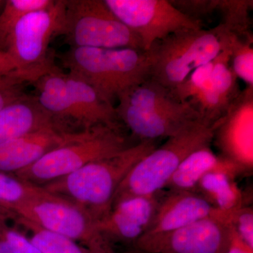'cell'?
Masks as SVG:
<instances>
[{"label":"cell","mask_w":253,"mask_h":253,"mask_svg":"<svg viewBox=\"0 0 253 253\" xmlns=\"http://www.w3.org/2000/svg\"><path fill=\"white\" fill-rule=\"evenodd\" d=\"M14 63L7 53L0 50V77L14 76ZM16 78V77H15Z\"/></svg>","instance_id":"33"},{"label":"cell","mask_w":253,"mask_h":253,"mask_svg":"<svg viewBox=\"0 0 253 253\" xmlns=\"http://www.w3.org/2000/svg\"><path fill=\"white\" fill-rule=\"evenodd\" d=\"M237 79L231 67L230 51L228 43L217 57L213 60L211 76L213 85L228 105H231L241 93Z\"/></svg>","instance_id":"25"},{"label":"cell","mask_w":253,"mask_h":253,"mask_svg":"<svg viewBox=\"0 0 253 253\" xmlns=\"http://www.w3.org/2000/svg\"><path fill=\"white\" fill-rule=\"evenodd\" d=\"M116 110L120 121L139 138V141L168 139L200 121L189 104L179 111H144L118 102Z\"/></svg>","instance_id":"14"},{"label":"cell","mask_w":253,"mask_h":253,"mask_svg":"<svg viewBox=\"0 0 253 253\" xmlns=\"http://www.w3.org/2000/svg\"><path fill=\"white\" fill-rule=\"evenodd\" d=\"M34 83L38 89L36 99L38 104L60 129L65 131L63 124H76L66 73L54 67Z\"/></svg>","instance_id":"19"},{"label":"cell","mask_w":253,"mask_h":253,"mask_svg":"<svg viewBox=\"0 0 253 253\" xmlns=\"http://www.w3.org/2000/svg\"><path fill=\"white\" fill-rule=\"evenodd\" d=\"M66 82L75 123L83 126V130L97 126H120L116 107L105 101L92 86L68 73Z\"/></svg>","instance_id":"17"},{"label":"cell","mask_w":253,"mask_h":253,"mask_svg":"<svg viewBox=\"0 0 253 253\" xmlns=\"http://www.w3.org/2000/svg\"><path fill=\"white\" fill-rule=\"evenodd\" d=\"M156 147L157 141H139L41 187L76 204L97 222L111 212L113 196L128 173Z\"/></svg>","instance_id":"1"},{"label":"cell","mask_w":253,"mask_h":253,"mask_svg":"<svg viewBox=\"0 0 253 253\" xmlns=\"http://www.w3.org/2000/svg\"><path fill=\"white\" fill-rule=\"evenodd\" d=\"M21 86L22 84H18L0 89V111L26 96L23 92Z\"/></svg>","instance_id":"31"},{"label":"cell","mask_w":253,"mask_h":253,"mask_svg":"<svg viewBox=\"0 0 253 253\" xmlns=\"http://www.w3.org/2000/svg\"><path fill=\"white\" fill-rule=\"evenodd\" d=\"M213 61L196 68L174 90L171 91L173 97L181 103H186L199 92L201 88L211 78Z\"/></svg>","instance_id":"28"},{"label":"cell","mask_w":253,"mask_h":253,"mask_svg":"<svg viewBox=\"0 0 253 253\" xmlns=\"http://www.w3.org/2000/svg\"><path fill=\"white\" fill-rule=\"evenodd\" d=\"M231 233L225 221L207 217L174 230L144 234L131 247L133 253H224Z\"/></svg>","instance_id":"10"},{"label":"cell","mask_w":253,"mask_h":253,"mask_svg":"<svg viewBox=\"0 0 253 253\" xmlns=\"http://www.w3.org/2000/svg\"><path fill=\"white\" fill-rule=\"evenodd\" d=\"M0 253H21L16 251L0 236Z\"/></svg>","instance_id":"36"},{"label":"cell","mask_w":253,"mask_h":253,"mask_svg":"<svg viewBox=\"0 0 253 253\" xmlns=\"http://www.w3.org/2000/svg\"><path fill=\"white\" fill-rule=\"evenodd\" d=\"M73 132L49 126L0 144V172L16 173L29 167L69 141Z\"/></svg>","instance_id":"15"},{"label":"cell","mask_w":253,"mask_h":253,"mask_svg":"<svg viewBox=\"0 0 253 253\" xmlns=\"http://www.w3.org/2000/svg\"><path fill=\"white\" fill-rule=\"evenodd\" d=\"M87 249L90 251L91 253H116L110 245L109 241L104 239L102 236H100Z\"/></svg>","instance_id":"34"},{"label":"cell","mask_w":253,"mask_h":253,"mask_svg":"<svg viewBox=\"0 0 253 253\" xmlns=\"http://www.w3.org/2000/svg\"><path fill=\"white\" fill-rule=\"evenodd\" d=\"M66 12V1H54L18 23L5 51L14 63L15 77L24 83H36L55 67L48 50L52 38L63 34Z\"/></svg>","instance_id":"6"},{"label":"cell","mask_w":253,"mask_h":253,"mask_svg":"<svg viewBox=\"0 0 253 253\" xmlns=\"http://www.w3.org/2000/svg\"><path fill=\"white\" fill-rule=\"evenodd\" d=\"M113 14L139 37L147 51L156 41L176 31L203 29L168 0H104Z\"/></svg>","instance_id":"8"},{"label":"cell","mask_w":253,"mask_h":253,"mask_svg":"<svg viewBox=\"0 0 253 253\" xmlns=\"http://www.w3.org/2000/svg\"><path fill=\"white\" fill-rule=\"evenodd\" d=\"M49 126L59 128L36 98L26 95L0 111V144Z\"/></svg>","instance_id":"18"},{"label":"cell","mask_w":253,"mask_h":253,"mask_svg":"<svg viewBox=\"0 0 253 253\" xmlns=\"http://www.w3.org/2000/svg\"><path fill=\"white\" fill-rule=\"evenodd\" d=\"M227 223L246 244L253 248V209L252 206L228 212Z\"/></svg>","instance_id":"29"},{"label":"cell","mask_w":253,"mask_h":253,"mask_svg":"<svg viewBox=\"0 0 253 253\" xmlns=\"http://www.w3.org/2000/svg\"><path fill=\"white\" fill-rule=\"evenodd\" d=\"M66 4L63 35L72 47L144 50L139 37L113 14L104 0H70Z\"/></svg>","instance_id":"7"},{"label":"cell","mask_w":253,"mask_h":253,"mask_svg":"<svg viewBox=\"0 0 253 253\" xmlns=\"http://www.w3.org/2000/svg\"><path fill=\"white\" fill-rule=\"evenodd\" d=\"M163 190L151 196L121 201L106 217L95 223V229L108 241L113 240L132 246L149 229Z\"/></svg>","instance_id":"12"},{"label":"cell","mask_w":253,"mask_h":253,"mask_svg":"<svg viewBox=\"0 0 253 253\" xmlns=\"http://www.w3.org/2000/svg\"><path fill=\"white\" fill-rule=\"evenodd\" d=\"M230 36L219 24L208 29L181 30L156 41L146 51L150 78L171 92L196 68L215 59Z\"/></svg>","instance_id":"3"},{"label":"cell","mask_w":253,"mask_h":253,"mask_svg":"<svg viewBox=\"0 0 253 253\" xmlns=\"http://www.w3.org/2000/svg\"><path fill=\"white\" fill-rule=\"evenodd\" d=\"M42 187L0 172V206L9 209L41 194Z\"/></svg>","instance_id":"27"},{"label":"cell","mask_w":253,"mask_h":253,"mask_svg":"<svg viewBox=\"0 0 253 253\" xmlns=\"http://www.w3.org/2000/svg\"><path fill=\"white\" fill-rule=\"evenodd\" d=\"M214 126L201 121L168 138L128 173L113 196L111 208L124 200L151 196L163 190L178 166L196 150L211 146Z\"/></svg>","instance_id":"4"},{"label":"cell","mask_w":253,"mask_h":253,"mask_svg":"<svg viewBox=\"0 0 253 253\" xmlns=\"http://www.w3.org/2000/svg\"><path fill=\"white\" fill-rule=\"evenodd\" d=\"M226 214L213 208L196 193L164 189L154 219L145 234L174 230L207 217L226 221Z\"/></svg>","instance_id":"13"},{"label":"cell","mask_w":253,"mask_h":253,"mask_svg":"<svg viewBox=\"0 0 253 253\" xmlns=\"http://www.w3.org/2000/svg\"><path fill=\"white\" fill-rule=\"evenodd\" d=\"M16 217V221L29 231L30 241L41 253H91L67 236L44 229L26 218Z\"/></svg>","instance_id":"22"},{"label":"cell","mask_w":253,"mask_h":253,"mask_svg":"<svg viewBox=\"0 0 253 253\" xmlns=\"http://www.w3.org/2000/svg\"><path fill=\"white\" fill-rule=\"evenodd\" d=\"M118 101L144 111H179L189 106L176 101L170 91L151 78L125 91Z\"/></svg>","instance_id":"21"},{"label":"cell","mask_w":253,"mask_h":253,"mask_svg":"<svg viewBox=\"0 0 253 253\" xmlns=\"http://www.w3.org/2000/svg\"><path fill=\"white\" fill-rule=\"evenodd\" d=\"M221 159L211 146L196 150L178 166L164 189L194 193L201 178L217 167Z\"/></svg>","instance_id":"20"},{"label":"cell","mask_w":253,"mask_h":253,"mask_svg":"<svg viewBox=\"0 0 253 253\" xmlns=\"http://www.w3.org/2000/svg\"><path fill=\"white\" fill-rule=\"evenodd\" d=\"M23 84H24L23 82L20 81L19 79L14 77V76L0 77V89Z\"/></svg>","instance_id":"35"},{"label":"cell","mask_w":253,"mask_h":253,"mask_svg":"<svg viewBox=\"0 0 253 253\" xmlns=\"http://www.w3.org/2000/svg\"><path fill=\"white\" fill-rule=\"evenodd\" d=\"M8 210L44 229L81 241L86 248L101 236L95 229L96 222L84 210L44 189L36 197Z\"/></svg>","instance_id":"9"},{"label":"cell","mask_w":253,"mask_h":253,"mask_svg":"<svg viewBox=\"0 0 253 253\" xmlns=\"http://www.w3.org/2000/svg\"><path fill=\"white\" fill-rule=\"evenodd\" d=\"M224 253H253V248L246 244L231 229L230 241Z\"/></svg>","instance_id":"32"},{"label":"cell","mask_w":253,"mask_h":253,"mask_svg":"<svg viewBox=\"0 0 253 253\" xmlns=\"http://www.w3.org/2000/svg\"><path fill=\"white\" fill-rule=\"evenodd\" d=\"M54 0H8L0 14V50L5 51L16 25L33 11L45 9Z\"/></svg>","instance_id":"23"},{"label":"cell","mask_w":253,"mask_h":253,"mask_svg":"<svg viewBox=\"0 0 253 253\" xmlns=\"http://www.w3.org/2000/svg\"><path fill=\"white\" fill-rule=\"evenodd\" d=\"M176 9L193 21L203 24V20L217 11V0H191V1H170Z\"/></svg>","instance_id":"30"},{"label":"cell","mask_w":253,"mask_h":253,"mask_svg":"<svg viewBox=\"0 0 253 253\" xmlns=\"http://www.w3.org/2000/svg\"><path fill=\"white\" fill-rule=\"evenodd\" d=\"M252 8L253 1L250 0H217V11L221 16L219 24L240 38H253L249 16Z\"/></svg>","instance_id":"24"},{"label":"cell","mask_w":253,"mask_h":253,"mask_svg":"<svg viewBox=\"0 0 253 253\" xmlns=\"http://www.w3.org/2000/svg\"><path fill=\"white\" fill-rule=\"evenodd\" d=\"M221 158L219 166L201 178L194 193L222 212L251 206L252 195L244 192L236 181V178L241 175L239 169L232 163Z\"/></svg>","instance_id":"16"},{"label":"cell","mask_w":253,"mask_h":253,"mask_svg":"<svg viewBox=\"0 0 253 253\" xmlns=\"http://www.w3.org/2000/svg\"><path fill=\"white\" fill-rule=\"evenodd\" d=\"M61 60L68 74L85 82L112 105L125 91L150 78L144 50L71 47Z\"/></svg>","instance_id":"2"},{"label":"cell","mask_w":253,"mask_h":253,"mask_svg":"<svg viewBox=\"0 0 253 253\" xmlns=\"http://www.w3.org/2000/svg\"><path fill=\"white\" fill-rule=\"evenodd\" d=\"M133 145L128 144L120 126H97L75 131L69 141L16 172V176L33 185H45L88 163L109 157Z\"/></svg>","instance_id":"5"},{"label":"cell","mask_w":253,"mask_h":253,"mask_svg":"<svg viewBox=\"0 0 253 253\" xmlns=\"http://www.w3.org/2000/svg\"><path fill=\"white\" fill-rule=\"evenodd\" d=\"M212 141L221 157L237 168L241 175L253 169V86H247L214 126Z\"/></svg>","instance_id":"11"},{"label":"cell","mask_w":253,"mask_h":253,"mask_svg":"<svg viewBox=\"0 0 253 253\" xmlns=\"http://www.w3.org/2000/svg\"><path fill=\"white\" fill-rule=\"evenodd\" d=\"M253 38H240L231 33L229 47L230 65L236 78L253 86Z\"/></svg>","instance_id":"26"}]
</instances>
